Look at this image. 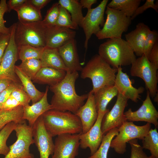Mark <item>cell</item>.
<instances>
[{"mask_svg":"<svg viewBox=\"0 0 158 158\" xmlns=\"http://www.w3.org/2000/svg\"><path fill=\"white\" fill-rule=\"evenodd\" d=\"M1 59H0V65L1 62Z\"/></svg>","mask_w":158,"mask_h":158,"instance_id":"11a10c76","label":"cell"},{"mask_svg":"<svg viewBox=\"0 0 158 158\" xmlns=\"http://www.w3.org/2000/svg\"><path fill=\"white\" fill-rule=\"evenodd\" d=\"M108 0H103L96 7L88 10L79 26L81 27L85 35L84 47L85 52L89 40L93 34L96 35L101 30L105 22L104 15Z\"/></svg>","mask_w":158,"mask_h":158,"instance_id":"8fae6325","label":"cell"},{"mask_svg":"<svg viewBox=\"0 0 158 158\" xmlns=\"http://www.w3.org/2000/svg\"><path fill=\"white\" fill-rule=\"evenodd\" d=\"M14 130L17 140L9 147L10 150L4 158H28L34 155L29 149L30 145L34 143L32 127L24 120L17 124Z\"/></svg>","mask_w":158,"mask_h":158,"instance_id":"9c48e42d","label":"cell"},{"mask_svg":"<svg viewBox=\"0 0 158 158\" xmlns=\"http://www.w3.org/2000/svg\"><path fill=\"white\" fill-rule=\"evenodd\" d=\"M41 116L46 129L52 137L65 134L82 133V126L80 118L71 112L51 109Z\"/></svg>","mask_w":158,"mask_h":158,"instance_id":"7a4b0ae2","label":"cell"},{"mask_svg":"<svg viewBox=\"0 0 158 158\" xmlns=\"http://www.w3.org/2000/svg\"><path fill=\"white\" fill-rule=\"evenodd\" d=\"M27 0H9L7 3L8 12L14 10L24 4Z\"/></svg>","mask_w":158,"mask_h":158,"instance_id":"7dc6e473","label":"cell"},{"mask_svg":"<svg viewBox=\"0 0 158 158\" xmlns=\"http://www.w3.org/2000/svg\"><path fill=\"white\" fill-rule=\"evenodd\" d=\"M150 30L147 25L140 22L134 30L125 35L126 40L136 56L140 57L144 54V42Z\"/></svg>","mask_w":158,"mask_h":158,"instance_id":"44dd1931","label":"cell"},{"mask_svg":"<svg viewBox=\"0 0 158 158\" xmlns=\"http://www.w3.org/2000/svg\"><path fill=\"white\" fill-rule=\"evenodd\" d=\"M58 50L68 71H81L83 68L80 63L75 39L68 41Z\"/></svg>","mask_w":158,"mask_h":158,"instance_id":"ffe728a7","label":"cell"},{"mask_svg":"<svg viewBox=\"0 0 158 158\" xmlns=\"http://www.w3.org/2000/svg\"><path fill=\"white\" fill-rule=\"evenodd\" d=\"M154 100L155 102H158V93L154 97Z\"/></svg>","mask_w":158,"mask_h":158,"instance_id":"816d5d0a","label":"cell"},{"mask_svg":"<svg viewBox=\"0 0 158 158\" xmlns=\"http://www.w3.org/2000/svg\"><path fill=\"white\" fill-rule=\"evenodd\" d=\"M23 107L21 105L11 110H0V131L10 122L19 123L23 121Z\"/></svg>","mask_w":158,"mask_h":158,"instance_id":"4dcf8cb0","label":"cell"},{"mask_svg":"<svg viewBox=\"0 0 158 158\" xmlns=\"http://www.w3.org/2000/svg\"><path fill=\"white\" fill-rule=\"evenodd\" d=\"M11 96L23 107L29 105L31 100L29 96L24 90L22 85L15 89Z\"/></svg>","mask_w":158,"mask_h":158,"instance_id":"f35d334b","label":"cell"},{"mask_svg":"<svg viewBox=\"0 0 158 158\" xmlns=\"http://www.w3.org/2000/svg\"><path fill=\"white\" fill-rule=\"evenodd\" d=\"M75 31L68 28L56 25L47 28L46 47L58 49L75 39Z\"/></svg>","mask_w":158,"mask_h":158,"instance_id":"d6986e66","label":"cell"},{"mask_svg":"<svg viewBox=\"0 0 158 158\" xmlns=\"http://www.w3.org/2000/svg\"><path fill=\"white\" fill-rule=\"evenodd\" d=\"M88 94L86 103L80 108L75 114L81 121L83 133H86L92 128L96 121L98 116L94 93L91 90Z\"/></svg>","mask_w":158,"mask_h":158,"instance_id":"ac0fdd59","label":"cell"},{"mask_svg":"<svg viewBox=\"0 0 158 158\" xmlns=\"http://www.w3.org/2000/svg\"><path fill=\"white\" fill-rule=\"evenodd\" d=\"M151 126V124L148 123L143 126H138L133 122L126 121L118 128V134L112 140L110 147L116 153L123 154L126 150V143L135 139L142 140Z\"/></svg>","mask_w":158,"mask_h":158,"instance_id":"52a82bcc","label":"cell"},{"mask_svg":"<svg viewBox=\"0 0 158 158\" xmlns=\"http://www.w3.org/2000/svg\"><path fill=\"white\" fill-rule=\"evenodd\" d=\"M131 65V75L142 79L148 89L150 96L154 97L158 93V68L150 62L144 54L136 58Z\"/></svg>","mask_w":158,"mask_h":158,"instance_id":"ba28073f","label":"cell"},{"mask_svg":"<svg viewBox=\"0 0 158 158\" xmlns=\"http://www.w3.org/2000/svg\"><path fill=\"white\" fill-rule=\"evenodd\" d=\"M107 18L103 28L95 35L99 40L121 38L131 23V18L121 11L107 6Z\"/></svg>","mask_w":158,"mask_h":158,"instance_id":"8992f818","label":"cell"},{"mask_svg":"<svg viewBox=\"0 0 158 158\" xmlns=\"http://www.w3.org/2000/svg\"><path fill=\"white\" fill-rule=\"evenodd\" d=\"M8 12L7 3L6 0L0 1V34H10V27H6L5 25L6 21L4 19L5 13Z\"/></svg>","mask_w":158,"mask_h":158,"instance_id":"60d3db41","label":"cell"},{"mask_svg":"<svg viewBox=\"0 0 158 158\" xmlns=\"http://www.w3.org/2000/svg\"><path fill=\"white\" fill-rule=\"evenodd\" d=\"M45 48H37L29 45L18 46V59L21 61L30 59H40Z\"/></svg>","mask_w":158,"mask_h":158,"instance_id":"d6a6232c","label":"cell"},{"mask_svg":"<svg viewBox=\"0 0 158 158\" xmlns=\"http://www.w3.org/2000/svg\"><path fill=\"white\" fill-rule=\"evenodd\" d=\"M49 86H47L44 95L42 98L37 102L23 107V118L27 120L29 125L32 127L38 118L47 111L52 109L51 105L47 100Z\"/></svg>","mask_w":158,"mask_h":158,"instance_id":"7402d4cb","label":"cell"},{"mask_svg":"<svg viewBox=\"0 0 158 158\" xmlns=\"http://www.w3.org/2000/svg\"><path fill=\"white\" fill-rule=\"evenodd\" d=\"M98 113L97 120L93 126L87 132L85 133H81L79 135L80 147L83 149L89 148L90 155L95 153L98 149L104 135L101 126L103 118L105 113Z\"/></svg>","mask_w":158,"mask_h":158,"instance_id":"2e32d148","label":"cell"},{"mask_svg":"<svg viewBox=\"0 0 158 158\" xmlns=\"http://www.w3.org/2000/svg\"><path fill=\"white\" fill-rule=\"evenodd\" d=\"M142 142L143 149L148 150L151 155L158 158V133L156 128L150 129Z\"/></svg>","mask_w":158,"mask_h":158,"instance_id":"1f68e13d","label":"cell"},{"mask_svg":"<svg viewBox=\"0 0 158 158\" xmlns=\"http://www.w3.org/2000/svg\"><path fill=\"white\" fill-rule=\"evenodd\" d=\"M16 25L15 23L10 27L9 42L1 59L0 65V79H7L21 83L15 72V63L18 59V47L14 39Z\"/></svg>","mask_w":158,"mask_h":158,"instance_id":"30bf717a","label":"cell"},{"mask_svg":"<svg viewBox=\"0 0 158 158\" xmlns=\"http://www.w3.org/2000/svg\"><path fill=\"white\" fill-rule=\"evenodd\" d=\"M21 105L20 103L12 96H10L3 104L0 110H11Z\"/></svg>","mask_w":158,"mask_h":158,"instance_id":"ee69618b","label":"cell"},{"mask_svg":"<svg viewBox=\"0 0 158 158\" xmlns=\"http://www.w3.org/2000/svg\"><path fill=\"white\" fill-rule=\"evenodd\" d=\"M131 147L130 158H147V156L144 152L143 148L138 143V139H135L128 142Z\"/></svg>","mask_w":158,"mask_h":158,"instance_id":"ab89813d","label":"cell"},{"mask_svg":"<svg viewBox=\"0 0 158 158\" xmlns=\"http://www.w3.org/2000/svg\"><path fill=\"white\" fill-rule=\"evenodd\" d=\"M15 72L24 90L30 97L32 104L40 100L43 96L44 92H41L37 90L33 84L31 79L18 66H15Z\"/></svg>","mask_w":158,"mask_h":158,"instance_id":"484cf974","label":"cell"},{"mask_svg":"<svg viewBox=\"0 0 158 158\" xmlns=\"http://www.w3.org/2000/svg\"><path fill=\"white\" fill-rule=\"evenodd\" d=\"M141 0H112L107 6L118 10L131 18L139 6Z\"/></svg>","mask_w":158,"mask_h":158,"instance_id":"83f0119b","label":"cell"},{"mask_svg":"<svg viewBox=\"0 0 158 158\" xmlns=\"http://www.w3.org/2000/svg\"><path fill=\"white\" fill-rule=\"evenodd\" d=\"M66 72L51 68L42 67L32 80V82L39 84H47L50 86L54 85L63 79Z\"/></svg>","mask_w":158,"mask_h":158,"instance_id":"603a6c76","label":"cell"},{"mask_svg":"<svg viewBox=\"0 0 158 158\" xmlns=\"http://www.w3.org/2000/svg\"><path fill=\"white\" fill-rule=\"evenodd\" d=\"M158 32L155 30H149L145 41L144 54L147 57L156 42H158Z\"/></svg>","mask_w":158,"mask_h":158,"instance_id":"74e56055","label":"cell"},{"mask_svg":"<svg viewBox=\"0 0 158 158\" xmlns=\"http://www.w3.org/2000/svg\"><path fill=\"white\" fill-rule=\"evenodd\" d=\"M42 67L65 71L68 70L59 53L57 49L45 47L40 59Z\"/></svg>","mask_w":158,"mask_h":158,"instance_id":"d4e9b609","label":"cell"},{"mask_svg":"<svg viewBox=\"0 0 158 158\" xmlns=\"http://www.w3.org/2000/svg\"><path fill=\"white\" fill-rule=\"evenodd\" d=\"M55 25L66 28L73 30L78 29V26L72 21L69 13L65 8L60 5L59 15Z\"/></svg>","mask_w":158,"mask_h":158,"instance_id":"d590c367","label":"cell"},{"mask_svg":"<svg viewBox=\"0 0 158 158\" xmlns=\"http://www.w3.org/2000/svg\"><path fill=\"white\" fill-rule=\"evenodd\" d=\"M147 58L151 63L158 68V42L150 51Z\"/></svg>","mask_w":158,"mask_h":158,"instance_id":"bcb514c9","label":"cell"},{"mask_svg":"<svg viewBox=\"0 0 158 158\" xmlns=\"http://www.w3.org/2000/svg\"><path fill=\"white\" fill-rule=\"evenodd\" d=\"M14 10L17 13L19 21L35 22L42 20L41 11L32 5L28 0L24 4Z\"/></svg>","mask_w":158,"mask_h":158,"instance_id":"4316f807","label":"cell"},{"mask_svg":"<svg viewBox=\"0 0 158 158\" xmlns=\"http://www.w3.org/2000/svg\"><path fill=\"white\" fill-rule=\"evenodd\" d=\"M118 93V90L115 85L105 86L99 90L94 93L96 108L98 112L106 113L109 111L107 106Z\"/></svg>","mask_w":158,"mask_h":158,"instance_id":"cb8c5ba5","label":"cell"},{"mask_svg":"<svg viewBox=\"0 0 158 158\" xmlns=\"http://www.w3.org/2000/svg\"><path fill=\"white\" fill-rule=\"evenodd\" d=\"M21 85V83L13 82L0 93V109L3 104L10 96L13 90Z\"/></svg>","mask_w":158,"mask_h":158,"instance_id":"7bdbcfd3","label":"cell"},{"mask_svg":"<svg viewBox=\"0 0 158 158\" xmlns=\"http://www.w3.org/2000/svg\"><path fill=\"white\" fill-rule=\"evenodd\" d=\"M58 3L70 13L73 22L80 26L84 17L82 11L83 8L80 2L77 0H59Z\"/></svg>","mask_w":158,"mask_h":158,"instance_id":"f1b7e54d","label":"cell"},{"mask_svg":"<svg viewBox=\"0 0 158 158\" xmlns=\"http://www.w3.org/2000/svg\"><path fill=\"white\" fill-rule=\"evenodd\" d=\"M34 142L37 147L40 158H49L53 154L54 143L52 137L46 129L42 116H40L32 126Z\"/></svg>","mask_w":158,"mask_h":158,"instance_id":"5bb4252c","label":"cell"},{"mask_svg":"<svg viewBox=\"0 0 158 158\" xmlns=\"http://www.w3.org/2000/svg\"><path fill=\"white\" fill-rule=\"evenodd\" d=\"M124 114L127 121H145L153 124L156 128L158 127V112L151 100L148 90L146 99L139 108L133 111L130 108Z\"/></svg>","mask_w":158,"mask_h":158,"instance_id":"9a60e30c","label":"cell"},{"mask_svg":"<svg viewBox=\"0 0 158 158\" xmlns=\"http://www.w3.org/2000/svg\"><path fill=\"white\" fill-rule=\"evenodd\" d=\"M18 67L32 80L42 67L40 59H30L22 61Z\"/></svg>","mask_w":158,"mask_h":158,"instance_id":"836d02e7","label":"cell"},{"mask_svg":"<svg viewBox=\"0 0 158 158\" xmlns=\"http://www.w3.org/2000/svg\"><path fill=\"white\" fill-rule=\"evenodd\" d=\"M41 21L19 20L16 23L14 39L17 47L29 45L37 48L46 47L47 28Z\"/></svg>","mask_w":158,"mask_h":158,"instance_id":"5b68a950","label":"cell"},{"mask_svg":"<svg viewBox=\"0 0 158 158\" xmlns=\"http://www.w3.org/2000/svg\"><path fill=\"white\" fill-rule=\"evenodd\" d=\"M28 158H35L34 157V155L30 157H28Z\"/></svg>","mask_w":158,"mask_h":158,"instance_id":"db71d44e","label":"cell"},{"mask_svg":"<svg viewBox=\"0 0 158 158\" xmlns=\"http://www.w3.org/2000/svg\"><path fill=\"white\" fill-rule=\"evenodd\" d=\"M117 96L114 105L111 110L105 114L103 118L101 128L104 135L112 128H119L127 121L124 110L128 105V99L118 92Z\"/></svg>","mask_w":158,"mask_h":158,"instance_id":"7c38bea8","label":"cell"},{"mask_svg":"<svg viewBox=\"0 0 158 158\" xmlns=\"http://www.w3.org/2000/svg\"><path fill=\"white\" fill-rule=\"evenodd\" d=\"M18 123L13 121L10 122L0 131V154L5 156L8 153L10 148L7 145L6 141Z\"/></svg>","mask_w":158,"mask_h":158,"instance_id":"e575fe53","label":"cell"},{"mask_svg":"<svg viewBox=\"0 0 158 158\" xmlns=\"http://www.w3.org/2000/svg\"><path fill=\"white\" fill-rule=\"evenodd\" d=\"M117 68H113L98 54L93 56L83 68L80 77L92 81L94 93L105 86L114 85Z\"/></svg>","mask_w":158,"mask_h":158,"instance_id":"277c9868","label":"cell"},{"mask_svg":"<svg viewBox=\"0 0 158 158\" xmlns=\"http://www.w3.org/2000/svg\"><path fill=\"white\" fill-rule=\"evenodd\" d=\"M98 55L112 67L131 65L136 56L127 41L121 38L108 39L101 44Z\"/></svg>","mask_w":158,"mask_h":158,"instance_id":"3957f363","label":"cell"},{"mask_svg":"<svg viewBox=\"0 0 158 158\" xmlns=\"http://www.w3.org/2000/svg\"><path fill=\"white\" fill-rule=\"evenodd\" d=\"M80 134H65L57 136L51 158H75L80 145Z\"/></svg>","mask_w":158,"mask_h":158,"instance_id":"4fadbf2b","label":"cell"},{"mask_svg":"<svg viewBox=\"0 0 158 158\" xmlns=\"http://www.w3.org/2000/svg\"><path fill=\"white\" fill-rule=\"evenodd\" d=\"M97 2V0H81L80 3L83 8H86L88 10L91 9L92 6Z\"/></svg>","mask_w":158,"mask_h":158,"instance_id":"681fc988","label":"cell"},{"mask_svg":"<svg viewBox=\"0 0 158 158\" xmlns=\"http://www.w3.org/2000/svg\"><path fill=\"white\" fill-rule=\"evenodd\" d=\"M79 77L78 71H67L63 79L57 84L50 86L53 93L51 102L52 109L69 111L75 114L84 104L88 93L79 95L75 91V83Z\"/></svg>","mask_w":158,"mask_h":158,"instance_id":"6da1fadb","label":"cell"},{"mask_svg":"<svg viewBox=\"0 0 158 158\" xmlns=\"http://www.w3.org/2000/svg\"><path fill=\"white\" fill-rule=\"evenodd\" d=\"M118 128L111 129L104 135L101 143L96 152L88 158H107L112 140L118 134Z\"/></svg>","mask_w":158,"mask_h":158,"instance_id":"f546056e","label":"cell"},{"mask_svg":"<svg viewBox=\"0 0 158 158\" xmlns=\"http://www.w3.org/2000/svg\"><path fill=\"white\" fill-rule=\"evenodd\" d=\"M150 8H153L158 13V1L155 3L154 0H146L144 4L141 6H139L137 8L134 14L131 18L132 20L139 15L143 13L147 9Z\"/></svg>","mask_w":158,"mask_h":158,"instance_id":"b9f144b4","label":"cell"},{"mask_svg":"<svg viewBox=\"0 0 158 158\" xmlns=\"http://www.w3.org/2000/svg\"><path fill=\"white\" fill-rule=\"evenodd\" d=\"M114 85L118 92L135 102H137L140 99V94L143 93L145 90V88L142 87L138 88L134 87L129 76L123 71L121 66L117 68Z\"/></svg>","mask_w":158,"mask_h":158,"instance_id":"e0dca14e","label":"cell"},{"mask_svg":"<svg viewBox=\"0 0 158 158\" xmlns=\"http://www.w3.org/2000/svg\"><path fill=\"white\" fill-rule=\"evenodd\" d=\"M13 81L7 79H0V93L6 89Z\"/></svg>","mask_w":158,"mask_h":158,"instance_id":"f907efd6","label":"cell"},{"mask_svg":"<svg viewBox=\"0 0 158 158\" xmlns=\"http://www.w3.org/2000/svg\"><path fill=\"white\" fill-rule=\"evenodd\" d=\"M10 37V34H0V59L3 57L9 43Z\"/></svg>","mask_w":158,"mask_h":158,"instance_id":"f6af8a7d","label":"cell"},{"mask_svg":"<svg viewBox=\"0 0 158 158\" xmlns=\"http://www.w3.org/2000/svg\"><path fill=\"white\" fill-rule=\"evenodd\" d=\"M59 6L58 2L55 3L47 11L44 19L41 21L44 26L48 28L55 25L59 15Z\"/></svg>","mask_w":158,"mask_h":158,"instance_id":"8d00e7d4","label":"cell"},{"mask_svg":"<svg viewBox=\"0 0 158 158\" xmlns=\"http://www.w3.org/2000/svg\"><path fill=\"white\" fill-rule=\"evenodd\" d=\"M147 158H157L152 155L149 157H147Z\"/></svg>","mask_w":158,"mask_h":158,"instance_id":"f5cc1de1","label":"cell"},{"mask_svg":"<svg viewBox=\"0 0 158 158\" xmlns=\"http://www.w3.org/2000/svg\"><path fill=\"white\" fill-rule=\"evenodd\" d=\"M32 5L37 9L41 10L51 1L50 0H28Z\"/></svg>","mask_w":158,"mask_h":158,"instance_id":"c3c4849f","label":"cell"}]
</instances>
